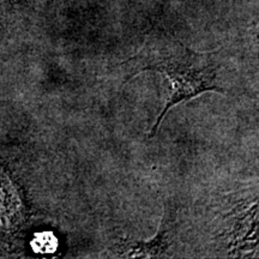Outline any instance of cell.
Returning <instances> with one entry per match:
<instances>
[{
	"instance_id": "obj_1",
	"label": "cell",
	"mask_w": 259,
	"mask_h": 259,
	"mask_svg": "<svg viewBox=\"0 0 259 259\" xmlns=\"http://www.w3.org/2000/svg\"><path fill=\"white\" fill-rule=\"evenodd\" d=\"M121 66H125L127 72L124 83L148 71L160 72L166 77L167 99L151 127L150 138L157 134L164 115L171 107L206 92L227 93L219 79L222 66L220 51L196 52L174 38H153Z\"/></svg>"
},
{
	"instance_id": "obj_2",
	"label": "cell",
	"mask_w": 259,
	"mask_h": 259,
	"mask_svg": "<svg viewBox=\"0 0 259 259\" xmlns=\"http://www.w3.org/2000/svg\"><path fill=\"white\" fill-rule=\"evenodd\" d=\"M170 225V218H168V209L164 210V218L162 220L160 232L151 242H136L126 245L125 257H160L167 248V239L169 235L168 227Z\"/></svg>"
}]
</instances>
